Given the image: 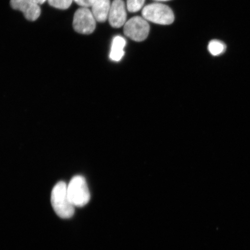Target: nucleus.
<instances>
[{
    "instance_id": "nucleus-1",
    "label": "nucleus",
    "mask_w": 250,
    "mask_h": 250,
    "mask_svg": "<svg viewBox=\"0 0 250 250\" xmlns=\"http://www.w3.org/2000/svg\"><path fill=\"white\" fill-rule=\"evenodd\" d=\"M51 204L56 214L62 218L73 217L75 207L68 198L67 186L63 181L56 184L52 189Z\"/></svg>"
},
{
    "instance_id": "nucleus-2",
    "label": "nucleus",
    "mask_w": 250,
    "mask_h": 250,
    "mask_svg": "<svg viewBox=\"0 0 250 250\" xmlns=\"http://www.w3.org/2000/svg\"><path fill=\"white\" fill-rule=\"evenodd\" d=\"M67 194L74 207L82 208L89 203L90 194L86 181L83 176H75L67 186Z\"/></svg>"
},
{
    "instance_id": "nucleus-3",
    "label": "nucleus",
    "mask_w": 250,
    "mask_h": 250,
    "mask_svg": "<svg viewBox=\"0 0 250 250\" xmlns=\"http://www.w3.org/2000/svg\"><path fill=\"white\" fill-rule=\"evenodd\" d=\"M142 16L147 21L162 25L170 24L174 21V15L171 9L160 3L146 5L143 9Z\"/></svg>"
},
{
    "instance_id": "nucleus-4",
    "label": "nucleus",
    "mask_w": 250,
    "mask_h": 250,
    "mask_svg": "<svg viewBox=\"0 0 250 250\" xmlns=\"http://www.w3.org/2000/svg\"><path fill=\"white\" fill-rule=\"evenodd\" d=\"M124 31L128 38L141 42L147 38L149 25L145 18L135 17L126 21L124 25Z\"/></svg>"
},
{
    "instance_id": "nucleus-5",
    "label": "nucleus",
    "mask_w": 250,
    "mask_h": 250,
    "mask_svg": "<svg viewBox=\"0 0 250 250\" xmlns=\"http://www.w3.org/2000/svg\"><path fill=\"white\" fill-rule=\"evenodd\" d=\"M73 26L78 33L90 34L96 29V21L90 9L81 7L74 14Z\"/></svg>"
},
{
    "instance_id": "nucleus-6",
    "label": "nucleus",
    "mask_w": 250,
    "mask_h": 250,
    "mask_svg": "<svg viewBox=\"0 0 250 250\" xmlns=\"http://www.w3.org/2000/svg\"><path fill=\"white\" fill-rule=\"evenodd\" d=\"M11 7L23 12L25 18L29 21H35L40 17L41 8L39 4L31 0H11Z\"/></svg>"
},
{
    "instance_id": "nucleus-7",
    "label": "nucleus",
    "mask_w": 250,
    "mask_h": 250,
    "mask_svg": "<svg viewBox=\"0 0 250 250\" xmlns=\"http://www.w3.org/2000/svg\"><path fill=\"white\" fill-rule=\"evenodd\" d=\"M126 11L123 0H114L108 16L109 23L114 28H120L126 22Z\"/></svg>"
},
{
    "instance_id": "nucleus-8",
    "label": "nucleus",
    "mask_w": 250,
    "mask_h": 250,
    "mask_svg": "<svg viewBox=\"0 0 250 250\" xmlns=\"http://www.w3.org/2000/svg\"><path fill=\"white\" fill-rule=\"evenodd\" d=\"M110 0H97L92 6L94 18L98 22H105L108 19L111 8Z\"/></svg>"
},
{
    "instance_id": "nucleus-9",
    "label": "nucleus",
    "mask_w": 250,
    "mask_h": 250,
    "mask_svg": "<svg viewBox=\"0 0 250 250\" xmlns=\"http://www.w3.org/2000/svg\"><path fill=\"white\" fill-rule=\"evenodd\" d=\"M126 42L124 37L116 36L112 42L109 58L112 61L118 62L121 60L125 54L124 48Z\"/></svg>"
},
{
    "instance_id": "nucleus-10",
    "label": "nucleus",
    "mask_w": 250,
    "mask_h": 250,
    "mask_svg": "<svg viewBox=\"0 0 250 250\" xmlns=\"http://www.w3.org/2000/svg\"><path fill=\"white\" fill-rule=\"evenodd\" d=\"M208 51L213 56H218L223 54L226 51V45L219 40H212L208 43Z\"/></svg>"
},
{
    "instance_id": "nucleus-11",
    "label": "nucleus",
    "mask_w": 250,
    "mask_h": 250,
    "mask_svg": "<svg viewBox=\"0 0 250 250\" xmlns=\"http://www.w3.org/2000/svg\"><path fill=\"white\" fill-rule=\"evenodd\" d=\"M52 7L60 9H67L69 8L74 0H47Z\"/></svg>"
},
{
    "instance_id": "nucleus-12",
    "label": "nucleus",
    "mask_w": 250,
    "mask_h": 250,
    "mask_svg": "<svg viewBox=\"0 0 250 250\" xmlns=\"http://www.w3.org/2000/svg\"><path fill=\"white\" fill-rule=\"evenodd\" d=\"M145 0H127V9L130 12H136L140 10L145 4Z\"/></svg>"
},
{
    "instance_id": "nucleus-13",
    "label": "nucleus",
    "mask_w": 250,
    "mask_h": 250,
    "mask_svg": "<svg viewBox=\"0 0 250 250\" xmlns=\"http://www.w3.org/2000/svg\"><path fill=\"white\" fill-rule=\"evenodd\" d=\"M78 5L81 7L87 8L92 7V6L97 0H74Z\"/></svg>"
},
{
    "instance_id": "nucleus-14",
    "label": "nucleus",
    "mask_w": 250,
    "mask_h": 250,
    "mask_svg": "<svg viewBox=\"0 0 250 250\" xmlns=\"http://www.w3.org/2000/svg\"><path fill=\"white\" fill-rule=\"evenodd\" d=\"M33 2L36 3V4L39 5H42L47 0H31Z\"/></svg>"
},
{
    "instance_id": "nucleus-15",
    "label": "nucleus",
    "mask_w": 250,
    "mask_h": 250,
    "mask_svg": "<svg viewBox=\"0 0 250 250\" xmlns=\"http://www.w3.org/2000/svg\"><path fill=\"white\" fill-rule=\"evenodd\" d=\"M155 1H170V0H155Z\"/></svg>"
}]
</instances>
